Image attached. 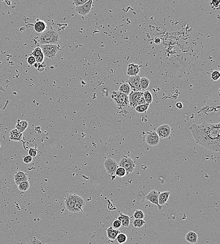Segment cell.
<instances>
[{
	"mask_svg": "<svg viewBox=\"0 0 220 244\" xmlns=\"http://www.w3.org/2000/svg\"><path fill=\"white\" fill-rule=\"evenodd\" d=\"M190 129L197 143L212 152H220V123L212 124L204 121L200 125L192 124Z\"/></svg>",
	"mask_w": 220,
	"mask_h": 244,
	"instance_id": "6da1fadb",
	"label": "cell"
},
{
	"mask_svg": "<svg viewBox=\"0 0 220 244\" xmlns=\"http://www.w3.org/2000/svg\"><path fill=\"white\" fill-rule=\"evenodd\" d=\"M64 204L66 209L71 213L83 212L85 206L83 198L77 194H68L65 197Z\"/></svg>",
	"mask_w": 220,
	"mask_h": 244,
	"instance_id": "7a4b0ae2",
	"label": "cell"
},
{
	"mask_svg": "<svg viewBox=\"0 0 220 244\" xmlns=\"http://www.w3.org/2000/svg\"><path fill=\"white\" fill-rule=\"evenodd\" d=\"M59 39V35L57 32L53 29H49L41 33L38 38L37 42L41 46L49 44L58 45Z\"/></svg>",
	"mask_w": 220,
	"mask_h": 244,
	"instance_id": "3957f363",
	"label": "cell"
},
{
	"mask_svg": "<svg viewBox=\"0 0 220 244\" xmlns=\"http://www.w3.org/2000/svg\"><path fill=\"white\" fill-rule=\"evenodd\" d=\"M51 238L45 237L34 231L28 232L27 237L20 244H50Z\"/></svg>",
	"mask_w": 220,
	"mask_h": 244,
	"instance_id": "277c9868",
	"label": "cell"
},
{
	"mask_svg": "<svg viewBox=\"0 0 220 244\" xmlns=\"http://www.w3.org/2000/svg\"><path fill=\"white\" fill-rule=\"evenodd\" d=\"M111 97L119 109H125L129 107L128 96L124 93L119 91H113L111 93Z\"/></svg>",
	"mask_w": 220,
	"mask_h": 244,
	"instance_id": "5b68a950",
	"label": "cell"
},
{
	"mask_svg": "<svg viewBox=\"0 0 220 244\" xmlns=\"http://www.w3.org/2000/svg\"><path fill=\"white\" fill-rule=\"evenodd\" d=\"M118 165L119 167H123L125 169L126 174H129L132 173L135 169L136 165L134 161L127 156H123Z\"/></svg>",
	"mask_w": 220,
	"mask_h": 244,
	"instance_id": "8992f818",
	"label": "cell"
},
{
	"mask_svg": "<svg viewBox=\"0 0 220 244\" xmlns=\"http://www.w3.org/2000/svg\"><path fill=\"white\" fill-rule=\"evenodd\" d=\"M104 165L108 174H110L111 177L116 176V171L119 167L116 160L112 158H107L105 161Z\"/></svg>",
	"mask_w": 220,
	"mask_h": 244,
	"instance_id": "52a82bcc",
	"label": "cell"
},
{
	"mask_svg": "<svg viewBox=\"0 0 220 244\" xmlns=\"http://www.w3.org/2000/svg\"><path fill=\"white\" fill-rule=\"evenodd\" d=\"M41 50L45 57L49 58H55L58 50V47L57 45H43L41 46Z\"/></svg>",
	"mask_w": 220,
	"mask_h": 244,
	"instance_id": "ba28073f",
	"label": "cell"
},
{
	"mask_svg": "<svg viewBox=\"0 0 220 244\" xmlns=\"http://www.w3.org/2000/svg\"><path fill=\"white\" fill-rule=\"evenodd\" d=\"M143 95L142 92H136L132 91L128 95L130 107L135 108L138 106V100L141 96Z\"/></svg>",
	"mask_w": 220,
	"mask_h": 244,
	"instance_id": "9c48e42d",
	"label": "cell"
},
{
	"mask_svg": "<svg viewBox=\"0 0 220 244\" xmlns=\"http://www.w3.org/2000/svg\"><path fill=\"white\" fill-rule=\"evenodd\" d=\"M147 144L150 146H156L159 143L160 138L154 131H151L147 133L145 138Z\"/></svg>",
	"mask_w": 220,
	"mask_h": 244,
	"instance_id": "30bf717a",
	"label": "cell"
},
{
	"mask_svg": "<svg viewBox=\"0 0 220 244\" xmlns=\"http://www.w3.org/2000/svg\"><path fill=\"white\" fill-rule=\"evenodd\" d=\"M140 76L138 75L129 77L128 79V83L130 86L132 91L141 92L142 90L140 86Z\"/></svg>",
	"mask_w": 220,
	"mask_h": 244,
	"instance_id": "8fae6325",
	"label": "cell"
},
{
	"mask_svg": "<svg viewBox=\"0 0 220 244\" xmlns=\"http://www.w3.org/2000/svg\"><path fill=\"white\" fill-rule=\"evenodd\" d=\"M93 1L88 0L87 3L80 6L76 7V11L78 14L81 16H86L88 14L92 9Z\"/></svg>",
	"mask_w": 220,
	"mask_h": 244,
	"instance_id": "7c38bea8",
	"label": "cell"
},
{
	"mask_svg": "<svg viewBox=\"0 0 220 244\" xmlns=\"http://www.w3.org/2000/svg\"><path fill=\"white\" fill-rule=\"evenodd\" d=\"M156 132L160 138H167L171 135V128L167 124L162 125L157 128Z\"/></svg>",
	"mask_w": 220,
	"mask_h": 244,
	"instance_id": "4fadbf2b",
	"label": "cell"
},
{
	"mask_svg": "<svg viewBox=\"0 0 220 244\" xmlns=\"http://www.w3.org/2000/svg\"><path fill=\"white\" fill-rule=\"evenodd\" d=\"M160 193L155 190L151 191L146 196V199L147 200L150 202L151 203L157 206L158 209L160 210H162V206L159 205L158 203V198Z\"/></svg>",
	"mask_w": 220,
	"mask_h": 244,
	"instance_id": "5bb4252c",
	"label": "cell"
},
{
	"mask_svg": "<svg viewBox=\"0 0 220 244\" xmlns=\"http://www.w3.org/2000/svg\"><path fill=\"white\" fill-rule=\"evenodd\" d=\"M13 178H14L15 183L17 186L23 181H28L27 175L23 171H19L15 173V174L13 176Z\"/></svg>",
	"mask_w": 220,
	"mask_h": 244,
	"instance_id": "9a60e30c",
	"label": "cell"
},
{
	"mask_svg": "<svg viewBox=\"0 0 220 244\" xmlns=\"http://www.w3.org/2000/svg\"><path fill=\"white\" fill-rule=\"evenodd\" d=\"M140 71V67L135 64H131L128 65L127 70V75L130 77L137 76Z\"/></svg>",
	"mask_w": 220,
	"mask_h": 244,
	"instance_id": "2e32d148",
	"label": "cell"
},
{
	"mask_svg": "<svg viewBox=\"0 0 220 244\" xmlns=\"http://www.w3.org/2000/svg\"><path fill=\"white\" fill-rule=\"evenodd\" d=\"M9 138L11 141H20L23 138V133L19 132L15 129L10 131L9 133Z\"/></svg>",
	"mask_w": 220,
	"mask_h": 244,
	"instance_id": "e0dca14e",
	"label": "cell"
},
{
	"mask_svg": "<svg viewBox=\"0 0 220 244\" xmlns=\"http://www.w3.org/2000/svg\"><path fill=\"white\" fill-rule=\"evenodd\" d=\"M28 125V122L26 120H18L16 125L15 126V129L23 133L27 128Z\"/></svg>",
	"mask_w": 220,
	"mask_h": 244,
	"instance_id": "ac0fdd59",
	"label": "cell"
},
{
	"mask_svg": "<svg viewBox=\"0 0 220 244\" xmlns=\"http://www.w3.org/2000/svg\"><path fill=\"white\" fill-rule=\"evenodd\" d=\"M107 236L109 239L112 241H115L117 239V237L118 234H119V230L117 229H115L112 227H110L107 229Z\"/></svg>",
	"mask_w": 220,
	"mask_h": 244,
	"instance_id": "d6986e66",
	"label": "cell"
},
{
	"mask_svg": "<svg viewBox=\"0 0 220 244\" xmlns=\"http://www.w3.org/2000/svg\"><path fill=\"white\" fill-rule=\"evenodd\" d=\"M46 23L42 20L38 21L34 25V29L38 33H43L46 31Z\"/></svg>",
	"mask_w": 220,
	"mask_h": 244,
	"instance_id": "ffe728a7",
	"label": "cell"
},
{
	"mask_svg": "<svg viewBox=\"0 0 220 244\" xmlns=\"http://www.w3.org/2000/svg\"><path fill=\"white\" fill-rule=\"evenodd\" d=\"M117 220L121 222L122 226L123 227H128L129 226L131 222V217L128 215L120 213L119 216L117 218Z\"/></svg>",
	"mask_w": 220,
	"mask_h": 244,
	"instance_id": "44dd1931",
	"label": "cell"
},
{
	"mask_svg": "<svg viewBox=\"0 0 220 244\" xmlns=\"http://www.w3.org/2000/svg\"><path fill=\"white\" fill-rule=\"evenodd\" d=\"M171 194L170 192H164L160 193L158 198V203L159 205L162 206L165 204L169 198V195Z\"/></svg>",
	"mask_w": 220,
	"mask_h": 244,
	"instance_id": "7402d4cb",
	"label": "cell"
},
{
	"mask_svg": "<svg viewBox=\"0 0 220 244\" xmlns=\"http://www.w3.org/2000/svg\"><path fill=\"white\" fill-rule=\"evenodd\" d=\"M185 239L191 244H195L198 241V235L195 232L190 231L186 234Z\"/></svg>",
	"mask_w": 220,
	"mask_h": 244,
	"instance_id": "603a6c76",
	"label": "cell"
},
{
	"mask_svg": "<svg viewBox=\"0 0 220 244\" xmlns=\"http://www.w3.org/2000/svg\"><path fill=\"white\" fill-rule=\"evenodd\" d=\"M118 91L128 96L131 92V87L128 83H124L120 85Z\"/></svg>",
	"mask_w": 220,
	"mask_h": 244,
	"instance_id": "cb8c5ba5",
	"label": "cell"
},
{
	"mask_svg": "<svg viewBox=\"0 0 220 244\" xmlns=\"http://www.w3.org/2000/svg\"><path fill=\"white\" fill-rule=\"evenodd\" d=\"M149 84L150 81L147 77H142L140 79V86L141 90L146 91L149 86Z\"/></svg>",
	"mask_w": 220,
	"mask_h": 244,
	"instance_id": "d4e9b609",
	"label": "cell"
},
{
	"mask_svg": "<svg viewBox=\"0 0 220 244\" xmlns=\"http://www.w3.org/2000/svg\"><path fill=\"white\" fill-rule=\"evenodd\" d=\"M18 186L19 190L21 192H25L30 188V183L28 181H25L20 183Z\"/></svg>",
	"mask_w": 220,
	"mask_h": 244,
	"instance_id": "484cf974",
	"label": "cell"
},
{
	"mask_svg": "<svg viewBox=\"0 0 220 244\" xmlns=\"http://www.w3.org/2000/svg\"><path fill=\"white\" fill-rule=\"evenodd\" d=\"M143 96L146 103L150 104L153 102V96L152 94L148 90H146L143 92Z\"/></svg>",
	"mask_w": 220,
	"mask_h": 244,
	"instance_id": "4316f807",
	"label": "cell"
},
{
	"mask_svg": "<svg viewBox=\"0 0 220 244\" xmlns=\"http://www.w3.org/2000/svg\"><path fill=\"white\" fill-rule=\"evenodd\" d=\"M149 107V104L146 103L144 104L140 105H138L135 108V109L136 111L138 112L139 113H146L147 112Z\"/></svg>",
	"mask_w": 220,
	"mask_h": 244,
	"instance_id": "83f0119b",
	"label": "cell"
},
{
	"mask_svg": "<svg viewBox=\"0 0 220 244\" xmlns=\"http://www.w3.org/2000/svg\"><path fill=\"white\" fill-rule=\"evenodd\" d=\"M117 242L120 244H123L125 243L127 240V236L125 234L120 233L117 237Z\"/></svg>",
	"mask_w": 220,
	"mask_h": 244,
	"instance_id": "f1b7e54d",
	"label": "cell"
},
{
	"mask_svg": "<svg viewBox=\"0 0 220 244\" xmlns=\"http://www.w3.org/2000/svg\"><path fill=\"white\" fill-rule=\"evenodd\" d=\"M145 223L146 222L143 219H134L132 222L133 225L137 228H141Z\"/></svg>",
	"mask_w": 220,
	"mask_h": 244,
	"instance_id": "f546056e",
	"label": "cell"
},
{
	"mask_svg": "<svg viewBox=\"0 0 220 244\" xmlns=\"http://www.w3.org/2000/svg\"><path fill=\"white\" fill-rule=\"evenodd\" d=\"M145 217L144 213L141 210H136L133 215L135 219H143Z\"/></svg>",
	"mask_w": 220,
	"mask_h": 244,
	"instance_id": "4dcf8cb0",
	"label": "cell"
},
{
	"mask_svg": "<svg viewBox=\"0 0 220 244\" xmlns=\"http://www.w3.org/2000/svg\"><path fill=\"white\" fill-rule=\"evenodd\" d=\"M126 175V171L125 169L121 167H118L116 171V174H115L116 176H118L120 178L124 177Z\"/></svg>",
	"mask_w": 220,
	"mask_h": 244,
	"instance_id": "1f68e13d",
	"label": "cell"
},
{
	"mask_svg": "<svg viewBox=\"0 0 220 244\" xmlns=\"http://www.w3.org/2000/svg\"><path fill=\"white\" fill-rule=\"evenodd\" d=\"M42 54V51L41 50V47H38L33 49L31 53V56H34V58H36Z\"/></svg>",
	"mask_w": 220,
	"mask_h": 244,
	"instance_id": "d6a6232c",
	"label": "cell"
},
{
	"mask_svg": "<svg viewBox=\"0 0 220 244\" xmlns=\"http://www.w3.org/2000/svg\"><path fill=\"white\" fill-rule=\"evenodd\" d=\"M220 77V73L219 71H214L211 73V79L214 81H217L219 80Z\"/></svg>",
	"mask_w": 220,
	"mask_h": 244,
	"instance_id": "836d02e7",
	"label": "cell"
},
{
	"mask_svg": "<svg viewBox=\"0 0 220 244\" xmlns=\"http://www.w3.org/2000/svg\"><path fill=\"white\" fill-rule=\"evenodd\" d=\"M88 0H74L73 1V4L76 7L80 6L87 3Z\"/></svg>",
	"mask_w": 220,
	"mask_h": 244,
	"instance_id": "e575fe53",
	"label": "cell"
},
{
	"mask_svg": "<svg viewBox=\"0 0 220 244\" xmlns=\"http://www.w3.org/2000/svg\"><path fill=\"white\" fill-rule=\"evenodd\" d=\"M28 154L32 157H36L37 154V151L35 148L31 147L28 150Z\"/></svg>",
	"mask_w": 220,
	"mask_h": 244,
	"instance_id": "d590c367",
	"label": "cell"
},
{
	"mask_svg": "<svg viewBox=\"0 0 220 244\" xmlns=\"http://www.w3.org/2000/svg\"><path fill=\"white\" fill-rule=\"evenodd\" d=\"M112 225L113 227V228L115 229H118L119 228H120L122 226V224H121V222L119 220H114L113 223H112Z\"/></svg>",
	"mask_w": 220,
	"mask_h": 244,
	"instance_id": "8d00e7d4",
	"label": "cell"
},
{
	"mask_svg": "<svg viewBox=\"0 0 220 244\" xmlns=\"http://www.w3.org/2000/svg\"><path fill=\"white\" fill-rule=\"evenodd\" d=\"M32 157H31V156H29V155L25 156L23 157V162L25 163H26V164H29V163H31L32 162Z\"/></svg>",
	"mask_w": 220,
	"mask_h": 244,
	"instance_id": "74e56055",
	"label": "cell"
},
{
	"mask_svg": "<svg viewBox=\"0 0 220 244\" xmlns=\"http://www.w3.org/2000/svg\"><path fill=\"white\" fill-rule=\"evenodd\" d=\"M27 62L29 64L31 65H34V64L36 62L35 58L34 56H30L27 58Z\"/></svg>",
	"mask_w": 220,
	"mask_h": 244,
	"instance_id": "f35d334b",
	"label": "cell"
},
{
	"mask_svg": "<svg viewBox=\"0 0 220 244\" xmlns=\"http://www.w3.org/2000/svg\"><path fill=\"white\" fill-rule=\"evenodd\" d=\"M45 56H44L43 54H41L40 55V56L36 57L35 58V60H36V62H38L39 64H42L43 62H44V59Z\"/></svg>",
	"mask_w": 220,
	"mask_h": 244,
	"instance_id": "ab89813d",
	"label": "cell"
},
{
	"mask_svg": "<svg viewBox=\"0 0 220 244\" xmlns=\"http://www.w3.org/2000/svg\"><path fill=\"white\" fill-rule=\"evenodd\" d=\"M45 66H46V65H45V62H43L42 64H40L39 66H38V67L37 68V69L38 71H40V72H42V71H43L44 70Z\"/></svg>",
	"mask_w": 220,
	"mask_h": 244,
	"instance_id": "60d3db41",
	"label": "cell"
},
{
	"mask_svg": "<svg viewBox=\"0 0 220 244\" xmlns=\"http://www.w3.org/2000/svg\"><path fill=\"white\" fill-rule=\"evenodd\" d=\"M175 106L177 107V108H178V109H182L183 108V104L181 102H177L175 104Z\"/></svg>",
	"mask_w": 220,
	"mask_h": 244,
	"instance_id": "b9f144b4",
	"label": "cell"
},
{
	"mask_svg": "<svg viewBox=\"0 0 220 244\" xmlns=\"http://www.w3.org/2000/svg\"><path fill=\"white\" fill-rule=\"evenodd\" d=\"M154 42L156 44H159L161 42V40L159 38H156L155 40H154Z\"/></svg>",
	"mask_w": 220,
	"mask_h": 244,
	"instance_id": "7bdbcfd3",
	"label": "cell"
},
{
	"mask_svg": "<svg viewBox=\"0 0 220 244\" xmlns=\"http://www.w3.org/2000/svg\"><path fill=\"white\" fill-rule=\"evenodd\" d=\"M39 64H39V63H38V62H35V64H34V67L35 68L37 69V68L38 67V66H39Z\"/></svg>",
	"mask_w": 220,
	"mask_h": 244,
	"instance_id": "ee69618b",
	"label": "cell"
},
{
	"mask_svg": "<svg viewBox=\"0 0 220 244\" xmlns=\"http://www.w3.org/2000/svg\"><path fill=\"white\" fill-rule=\"evenodd\" d=\"M0 91H4V92H5V90L3 88V87H2V86H1V85H0Z\"/></svg>",
	"mask_w": 220,
	"mask_h": 244,
	"instance_id": "f6af8a7d",
	"label": "cell"
}]
</instances>
